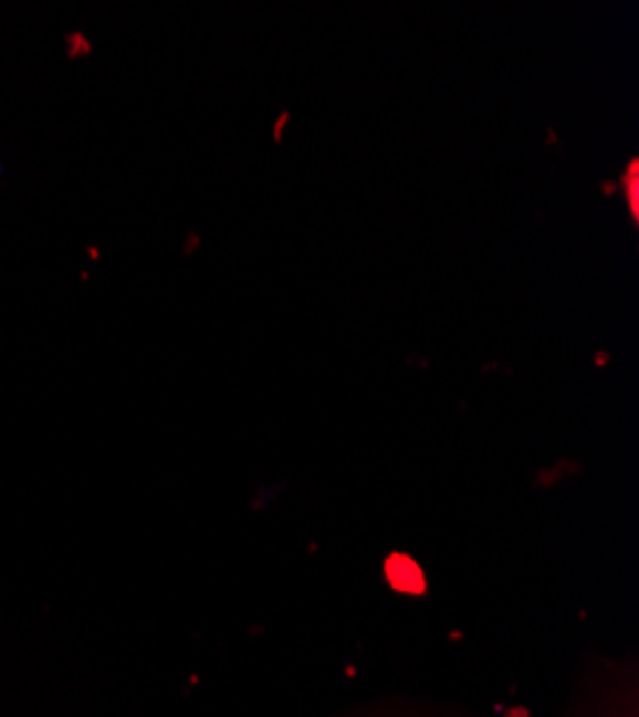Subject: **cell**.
<instances>
[{
  "instance_id": "obj_1",
  "label": "cell",
  "mask_w": 639,
  "mask_h": 717,
  "mask_svg": "<svg viewBox=\"0 0 639 717\" xmlns=\"http://www.w3.org/2000/svg\"><path fill=\"white\" fill-rule=\"evenodd\" d=\"M0 178H3V164H0Z\"/></svg>"
}]
</instances>
